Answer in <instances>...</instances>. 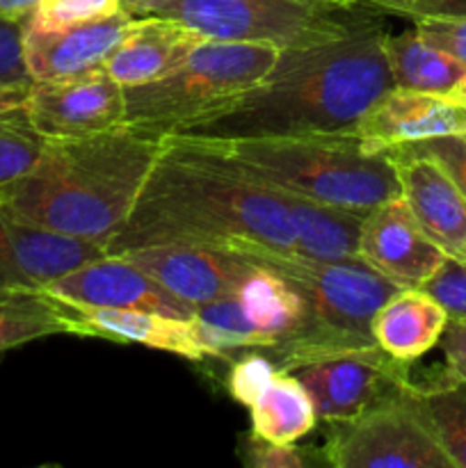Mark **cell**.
Wrapping results in <instances>:
<instances>
[{"label":"cell","mask_w":466,"mask_h":468,"mask_svg":"<svg viewBox=\"0 0 466 468\" xmlns=\"http://www.w3.org/2000/svg\"><path fill=\"white\" fill-rule=\"evenodd\" d=\"M306 320L304 297L286 277L254 263L233 291L199 306L190 318L206 359L236 350H274L291 341Z\"/></svg>","instance_id":"ba28073f"},{"label":"cell","mask_w":466,"mask_h":468,"mask_svg":"<svg viewBox=\"0 0 466 468\" xmlns=\"http://www.w3.org/2000/svg\"><path fill=\"white\" fill-rule=\"evenodd\" d=\"M286 204L295 233L297 259L320 263L359 259V236L365 215L295 195H286Z\"/></svg>","instance_id":"603a6c76"},{"label":"cell","mask_w":466,"mask_h":468,"mask_svg":"<svg viewBox=\"0 0 466 468\" xmlns=\"http://www.w3.org/2000/svg\"><path fill=\"white\" fill-rule=\"evenodd\" d=\"M277 370V364L270 356L256 355V352L240 356L238 361H233L231 373L227 378L228 393H231L233 400L249 407V402L259 396L260 388L272 379Z\"/></svg>","instance_id":"4dcf8cb0"},{"label":"cell","mask_w":466,"mask_h":468,"mask_svg":"<svg viewBox=\"0 0 466 468\" xmlns=\"http://www.w3.org/2000/svg\"><path fill=\"white\" fill-rule=\"evenodd\" d=\"M55 300V297H53ZM69 334L103 338L112 343H137V346L163 350L187 361H204V350L196 343L190 320L154 314L140 309H101L59 302Z\"/></svg>","instance_id":"d6986e66"},{"label":"cell","mask_w":466,"mask_h":468,"mask_svg":"<svg viewBox=\"0 0 466 468\" xmlns=\"http://www.w3.org/2000/svg\"><path fill=\"white\" fill-rule=\"evenodd\" d=\"M108 250L9 218L0 208V295L41 291L48 282L101 259Z\"/></svg>","instance_id":"2e32d148"},{"label":"cell","mask_w":466,"mask_h":468,"mask_svg":"<svg viewBox=\"0 0 466 468\" xmlns=\"http://www.w3.org/2000/svg\"><path fill=\"white\" fill-rule=\"evenodd\" d=\"M26 112L44 140H69L122 126L126 99L105 67H96L58 80H32Z\"/></svg>","instance_id":"8fae6325"},{"label":"cell","mask_w":466,"mask_h":468,"mask_svg":"<svg viewBox=\"0 0 466 468\" xmlns=\"http://www.w3.org/2000/svg\"><path fill=\"white\" fill-rule=\"evenodd\" d=\"M414 30L428 44L466 64V14H425L414 18Z\"/></svg>","instance_id":"f546056e"},{"label":"cell","mask_w":466,"mask_h":468,"mask_svg":"<svg viewBox=\"0 0 466 468\" xmlns=\"http://www.w3.org/2000/svg\"><path fill=\"white\" fill-rule=\"evenodd\" d=\"M355 135L373 154L434 137L466 135V103L393 85L361 117Z\"/></svg>","instance_id":"9a60e30c"},{"label":"cell","mask_w":466,"mask_h":468,"mask_svg":"<svg viewBox=\"0 0 466 468\" xmlns=\"http://www.w3.org/2000/svg\"><path fill=\"white\" fill-rule=\"evenodd\" d=\"M201 41H206L204 35L172 18L135 16L128 35L103 67L123 90L146 85L181 67Z\"/></svg>","instance_id":"ffe728a7"},{"label":"cell","mask_w":466,"mask_h":468,"mask_svg":"<svg viewBox=\"0 0 466 468\" xmlns=\"http://www.w3.org/2000/svg\"><path fill=\"white\" fill-rule=\"evenodd\" d=\"M251 432L274 443H295L318 423L313 402L300 379L277 370L249 402Z\"/></svg>","instance_id":"d4e9b609"},{"label":"cell","mask_w":466,"mask_h":468,"mask_svg":"<svg viewBox=\"0 0 466 468\" xmlns=\"http://www.w3.org/2000/svg\"><path fill=\"white\" fill-rule=\"evenodd\" d=\"M41 291L67 304L154 311L183 320H190L196 311L164 291L155 279L142 272L126 256L114 254L90 261L48 282Z\"/></svg>","instance_id":"7c38bea8"},{"label":"cell","mask_w":466,"mask_h":468,"mask_svg":"<svg viewBox=\"0 0 466 468\" xmlns=\"http://www.w3.org/2000/svg\"><path fill=\"white\" fill-rule=\"evenodd\" d=\"M123 12V0H39L26 23L35 27H67Z\"/></svg>","instance_id":"83f0119b"},{"label":"cell","mask_w":466,"mask_h":468,"mask_svg":"<svg viewBox=\"0 0 466 468\" xmlns=\"http://www.w3.org/2000/svg\"><path fill=\"white\" fill-rule=\"evenodd\" d=\"M400 197L425 236L446 256H466V197L432 158L407 149H388Z\"/></svg>","instance_id":"ac0fdd59"},{"label":"cell","mask_w":466,"mask_h":468,"mask_svg":"<svg viewBox=\"0 0 466 468\" xmlns=\"http://www.w3.org/2000/svg\"><path fill=\"white\" fill-rule=\"evenodd\" d=\"M384 53L391 69L393 85L423 94L450 96L466 103V64L428 44L418 32L384 37Z\"/></svg>","instance_id":"7402d4cb"},{"label":"cell","mask_w":466,"mask_h":468,"mask_svg":"<svg viewBox=\"0 0 466 468\" xmlns=\"http://www.w3.org/2000/svg\"><path fill=\"white\" fill-rule=\"evenodd\" d=\"M274 364L300 379L318 420L334 425L400 400L411 384V364L393 359L377 343L297 352Z\"/></svg>","instance_id":"9c48e42d"},{"label":"cell","mask_w":466,"mask_h":468,"mask_svg":"<svg viewBox=\"0 0 466 468\" xmlns=\"http://www.w3.org/2000/svg\"><path fill=\"white\" fill-rule=\"evenodd\" d=\"M32 82H18V85H0V114H7L12 110L26 108L27 94H30Z\"/></svg>","instance_id":"d590c367"},{"label":"cell","mask_w":466,"mask_h":468,"mask_svg":"<svg viewBox=\"0 0 466 468\" xmlns=\"http://www.w3.org/2000/svg\"><path fill=\"white\" fill-rule=\"evenodd\" d=\"M407 398L423 416L452 466L466 468V378L443 366L434 370L432 378L411 379Z\"/></svg>","instance_id":"cb8c5ba5"},{"label":"cell","mask_w":466,"mask_h":468,"mask_svg":"<svg viewBox=\"0 0 466 468\" xmlns=\"http://www.w3.org/2000/svg\"><path fill=\"white\" fill-rule=\"evenodd\" d=\"M132 16L183 23L206 39L309 48L352 35L379 18L361 0H123Z\"/></svg>","instance_id":"5b68a950"},{"label":"cell","mask_w":466,"mask_h":468,"mask_svg":"<svg viewBox=\"0 0 466 468\" xmlns=\"http://www.w3.org/2000/svg\"><path fill=\"white\" fill-rule=\"evenodd\" d=\"M174 242L297 259L283 192L247 174L215 142L164 135L163 151L108 254Z\"/></svg>","instance_id":"6da1fadb"},{"label":"cell","mask_w":466,"mask_h":468,"mask_svg":"<svg viewBox=\"0 0 466 468\" xmlns=\"http://www.w3.org/2000/svg\"><path fill=\"white\" fill-rule=\"evenodd\" d=\"M384 37L375 18L343 39L281 50L259 85L172 135L231 142L355 133L370 105L393 87Z\"/></svg>","instance_id":"7a4b0ae2"},{"label":"cell","mask_w":466,"mask_h":468,"mask_svg":"<svg viewBox=\"0 0 466 468\" xmlns=\"http://www.w3.org/2000/svg\"><path fill=\"white\" fill-rule=\"evenodd\" d=\"M396 149H407L411 151V154H420L432 158L434 163H439L446 169L448 176L457 183V187H460L466 197V135L434 137V140L396 146Z\"/></svg>","instance_id":"1f68e13d"},{"label":"cell","mask_w":466,"mask_h":468,"mask_svg":"<svg viewBox=\"0 0 466 468\" xmlns=\"http://www.w3.org/2000/svg\"><path fill=\"white\" fill-rule=\"evenodd\" d=\"M164 135L128 123L69 140H46L35 167L0 190L9 218L105 247L126 224Z\"/></svg>","instance_id":"3957f363"},{"label":"cell","mask_w":466,"mask_h":468,"mask_svg":"<svg viewBox=\"0 0 466 468\" xmlns=\"http://www.w3.org/2000/svg\"><path fill=\"white\" fill-rule=\"evenodd\" d=\"M428 3H432V0H418V7H416V14H418V9L423 7V5H428ZM416 14H414V16H416ZM414 16H411V18H414Z\"/></svg>","instance_id":"f35d334b"},{"label":"cell","mask_w":466,"mask_h":468,"mask_svg":"<svg viewBox=\"0 0 466 468\" xmlns=\"http://www.w3.org/2000/svg\"><path fill=\"white\" fill-rule=\"evenodd\" d=\"M55 334H69L58 300L44 291H14L0 295V355Z\"/></svg>","instance_id":"484cf974"},{"label":"cell","mask_w":466,"mask_h":468,"mask_svg":"<svg viewBox=\"0 0 466 468\" xmlns=\"http://www.w3.org/2000/svg\"><path fill=\"white\" fill-rule=\"evenodd\" d=\"M46 140L35 131L26 108L0 114V190L26 176L44 154Z\"/></svg>","instance_id":"4316f807"},{"label":"cell","mask_w":466,"mask_h":468,"mask_svg":"<svg viewBox=\"0 0 466 468\" xmlns=\"http://www.w3.org/2000/svg\"><path fill=\"white\" fill-rule=\"evenodd\" d=\"M245 462L254 468H304L309 457L295 448V443H274L254 432L247 439Z\"/></svg>","instance_id":"836d02e7"},{"label":"cell","mask_w":466,"mask_h":468,"mask_svg":"<svg viewBox=\"0 0 466 468\" xmlns=\"http://www.w3.org/2000/svg\"><path fill=\"white\" fill-rule=\"evenodd\" d=\"M281 50L263 44L206 39L169 76L126 87L128 126L172 135L201 114L259 85L277 64Z\"/></svg>","instance_id":"52a82bcc"},{"label":"cell","mask_w":466,"mask_h":468,"mask_svg":"<svg viewBox=\"0 0 466 468\" xmlns=\"http://www.w3.org/2000/svg\"><path fill=\"white\" fill-rule=\"evenodd\" d=\"M247 256L286 277L306 304V320L300 332L283 346L268 350L272 361L297 352L370 346L375 343L373 318L384 302L400 291L361 259L320 263L270 251Z\"/></svg>","instance_id":"8992f818"},{"label":"cell","mask_w":466,"mask_h":468,"mask_svg":"<svg viewBox=\"0 0 466 468\" xmlns=\"http://www.w3.org/2000/svg\"><path fill=\"white\" fill-rule=\"evenodd\" d=\"M423 291L446 309L448 318L466 323V256H446Z\"/></svg>","instance_id":"f1b7e54d"},{"label":"cell","mask_w":466,"mask_h":468,"mask_svg":"<svg viewBox=\"0 0 466 468\" xmlns=\"http://www.w3.org/2000/svg\"><path fill=\"white\" fill-rule=\"evenodd\" d=\"M39 0H0V18H14L23 21L35 9Z\"/></svg>","instance_id":"74e56055"},{"label":"cell","mask_w":466,"mask_h":468,"mask_svg":"<svg viewBox=\"0 0 466 468\" xmlns=\"http://www.w3.org/2000/svg\"><path fill=\"white\" fill-rule=\"evenodd\" d=\"M439 346H441L443 356H446L448 368L466 378V323L448 320Z\"/></svg>","instance_id":"e575fe53"},{"label":"cell","mask_w":466,"mask_h":468,"mask_svg":"<svg viewBox=\"0 0 466 468\" xmlns=\"http://www.w3.org/2000/svg\"><path fill=\"white\" fill-rule=\"evenodd\" d=\"M323 460L336 468H455L409 398L336 423Z\"/></svg>","instance_id":"30bf717a"},{"label":"cell","mask_w":466,"mask_h":468,"mask_svg":"<svg viewBox=\"0 0 466 468\" xmlns=\"http://www.w3.org/2000/svg\"><path fill=\"white\" fill-rule=\"evenodd\" d=\"M23 21L0 18V85L32 82L23 53Z\"/></svg>","instance_id":"d6a6232c"},{"label":"cell","mask_w":466,"mask_h":468,"mask_svg":"<svg viewBox=\"0 0 466 468\" xmlns=\"http://www.w3.org/2000/svg\"><path fill=\"white\" fill-rule=\"evenodd\" d=\"M126 9L99 21L67 27H35L23 21V53L32 80H58L103 67L131 30Z\"/></svg>","instance_id":"e0dca14e"},{"label":"cell","mask_w":466,"mask_h":468,"mask_svg":"<svg viewBox=\"0 0 466 468\" xmlns=\"http://www.w3.org/2000/svg\"><path fill=\"white\" fill-rule=\"evenodd\" d=\"M128 261L192 309L227 295L251 270L254 261L240 251L208 245H151L128 251Z\"/></svg>","instance_id":"4fadbf2b"},{"label":"cell","mask_w":466,"mask_h":468,"mask_svg":"<svg viewBox=\"0 0 466 468\" xmlns=\"http://www.w3.org/2000/svg\"><path fill=\"white\" fill-rule=\"evenodd\" d=\"M215 144L265 186L318 204L365 215L400 197L391 155L365 151L355 133L259 137Z\"/></svg>","instance_id":"277c9868"},{"label":"cell","mask_w":466,"mask_h":468,"mask_svg":"<svg viewBox=\"0 0 466 468\" xmlns=\"http://www.w3.org/2000/svg\"><path fill=\"white\" fill-rule=\"evenodd\" d=\"M448 314L423 288H400L373 318V338L393 359L414 364L439 346Z\"/></svg>","instance_id":"44dd1931"},{"label":"cell","mask_w":466,"mask_h":468,"mask_svg":"<svg viewBox=\"0 0 466 468\" xmlns=\"http://www.w3.org/2000/svg\"><path fill=\"white\" fill-rule=\"evenodd\" d=\"M365 7L375 9L379 14H396V16L411 18L418 7V0H361Z\"/></svg>","instance_id":"8d00e7d4"},{"label":"cell","mask_w":466,"mask_h":468,"mask_svg":"<svg viewBox=\"0 0 466 468\" xmlns=\"http://www.w3.org/2000/svg\"><path fill=\"white\" fill-rule=\"evenodd\" d=\"M359 259L397 288H423L446 254L425 236L402 197L365 213Z\"/></svg>","instance_id":"5bb4252c"}]
</instances>
